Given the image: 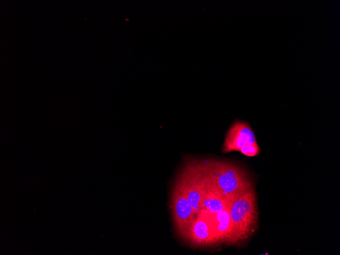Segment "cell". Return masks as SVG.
I'll return each mask as SVG.
<instances>
[{"instance_id":"cell-1","label":"cell","mask_w":340,"mask_h":255,"mask_svg":"<svg viewBox=\"0 0 340 255\" xmlns=\"http://www.w3.org/2000/svg\"><path fill=\"white\" fill-rule=\"evenodd\" d=\"M203 160L214 185L227 200L233 201L253 187L247 172L238 165L223 160Z\"/></svg>"},{"instance_id":"cell-2","label":"cell","mask_w":340,"mask_h":255,"mask_svg":"<svg viewBox=\"0 0 340 255\" xmlns=\"http://www.w3.org/2000/svg\"><path fill=\"white\" fill-rule=\"evenodd\" d=\"M231 231L227 245L240 246L252 236L258 226V210L254 187L232 202L230 212Z\"/></svg>"},{"instance_id":"cell-3","label":"cell","mask_w":340,"mask_h":255,"mask_svg":"<svg viewBox=\"0 0 340 255\" xmlns=\"http://www.w3.org/2000/svg\"><path fill=\"white\" fill-rule=\"evenodd\" d=\"M172 214L177 234L179 236L192 221V207L187 200L184 190L176 179L172 195Z\"/></svg>"},{"instance_id":"cell-4","label":"cell","mask_w":340,"mask_h":255,"mask_svg":"<svg viewBox=\"0 0 340 255\" xmlns=\"http://www.w3.org/2000/svg\"><path fill=\"white\" fill-rule=\"evenodd\" d=\"M246 145H258L254 133L248 123L237 121L226 133L222 151L223 153L239 151Z\"/></svg>"},{"instance_id":"cell-5","label":"cell","mask_w":340,"mask_h":255,"mask_svg":"<svg viewBox=\"0 0 340 255\" xmlns=\"http://www.w3.org/2000/svg\"><path fill=\"white\" fill-rule=\"evenodd\" d=\"M239 151L247 156L253 157L259 154L260 149L258 145H246L241 148Z\"/></svg>"}]
</instances>
